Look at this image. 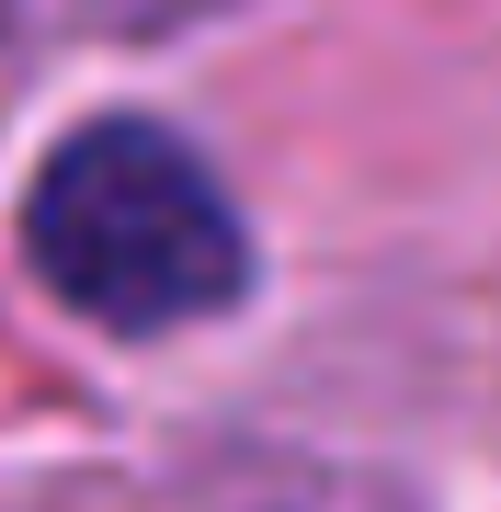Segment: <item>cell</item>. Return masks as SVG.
I'll return each instance as SVG.
<instances>
[{
  "label": "cell",
  "mask_w": 501,
  "mask_h": 512,
  "mask_svg": "<svg viewBox=\"0 0 501 512\" xmlns=\"http://www.w3.org/2000/svg\"><path fill=\"white\" fill-rule=\"evenodd\" d=\"M23 251L103 330H183L228 308L251 262L217 171L149 114H103L46 148L35 194H23Z\"/></svg>",
  "instance_id": "1"
},
{
  "label": "cell",
  "mask_w": 501,
  "mask_h": 512,
  "mask_svg": "<svg viewBox=\"0 0 501 512\" xmlns=\"http://www.w3.org/2000/svg\"><path fill=\"white\" fill-rule=\"evenodd\" d=\"M0 35H12V0H0Z\"/></svg>",
  "instance_id": "2"
}]
</instances>
